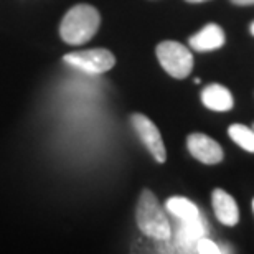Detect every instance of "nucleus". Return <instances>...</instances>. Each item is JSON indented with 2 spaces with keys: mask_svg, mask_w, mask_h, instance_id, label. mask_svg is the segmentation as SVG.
Here are the masks:
<instances>
[{
  "mask_svg": "<svg viewBox=\"0 0 254 254\" xmlns=\"http://www.w3.org/2000/svg\"><path fill=\"white\" fill-rule=\"evenodd\" d=\"M101 23L99 12L91 5H76L64 15L60 27L62 40L68 45H83L98 32Z\"/></svg>",
  "mask_w": 254,
  "mask_h": 254,
  "instance_id": "f257e3e1",
  "label": "nucleus"
},
{
  "mask_svg": "<svg viewBox=\"0 0 254 254\" xmlns=\"http://www.w3.org/2000/svg\"><path fill=\"white\" fill-rule=\"evenodd\" d=\"M135 220L140 231L154 240L165 241L172 235L170 223L150 190H142L139 203H137Z\"/></svg>",
  "mask_w": 254,
  "mask_h": 254,
  "instance_id": "f03ea898",
  "label": "nucleus"
},
{
  "mask_svg": "<svg viewBox=\"0 0 254 254\" xmlns=\"http://www.w3.org/2000/svg\"><path fill=\"white\" fill-rule=\"evenodd\" d=\"M157 58L167 73L177 79L187 78L193 69V55L179 42H162L155 50Z\"/></svg>",
  "mask_w": 254,
  "mask_h": 254,
  "instance_id": "7ed1b4c3",
  "label": "nucleus"
},
{
  "mask_svg": "<svg viewBox=\"0 0 254 254\" xmlns=\"http://www.w3.org/2000/svg\"><path fill=\"white\" fill-rule=\"evenodd\" d=\"M64 63L86 71L91 74H101L109 71L116 63L114 55L109 50L104 48H93V50H83V52H74L64 55Z\"/></svg>",
  "mask_w": 254,
  "mask_h": 254,
  "instance_id": "20e7f679",
  "label": "nucleus"
},
{
  "mask_svg": "<svg viewBox=\"0 0 254 254\" xmlns=\"http://www.w3.org/2000/svg\"><path fill=\"white\" fill-rule=\"evenodd\" d=\"M130 123L134 126L137 135L140 137V140L144 142V145L149 149V152L154 155V159L160 164H164L167 159V150L162 140V135L157 126L144 114H134L130 118Z\"/></svg>",
  "mask_w": 254,
  "mask_h": 254,
  "instance_id": "39448f33",
  "label": "nucleus"
},
{
  "mask_svg": "<svg viewBox=\"0 0 254 254\" xmlns=\"http://www.w3.org/2000/svg\"><path fill=\"white\" fill-rule=\"evenodd\" d=\"M187 147H189L190 154L200 160L201 164L215 165L223 160V149L215 139L208 137L205 134H191L187 139Z\"/></svg>",
  "mask_w": 254,
  "mask_h": 254,
  "instance_id": "423d86ee",
  "label": "nucleus"
},
{
  "mask_svg": "<svg viewBox=\"0 0 254 254\" xmlns=\"http://www.w3.org/2000/svg\"><path fill=\"white\" fill-rule=\"evenodd\" d=\"M211 203L218 221H221L223 225L235 226L240 221V210H238L235 198L230 193H226L221 189H216L211 193Z\"/></svg>",
  "mask_w": 254,
  "mask_h": 254,
  "instance_id": "0eeeda50",
  "label": "nucleus"
},
{
  "mask_svg": "<svg viewBox=\"0 0 254 254\" xmlns=\"http://www.w3.org/2000/svg\"><path fill=\"white\" fill-rule=\"evenodd\" d=\"M225 32L220 25L208 23L190 38V47L196 52H213L225 45Z\"/></svg>",
  "mask_w": 254,
  "mask_h": 254,
  "instance_id": "6e6552de",
  "label": "nucleus"
},
{
  "mask_svg": "<svg viewBox=\"0 0 254 254\" xmlns=\"http://www.w3.org/2000/svg\"><path fill=\"white\" fill-rule=\"evenodd\" d=\"M201 103L206 106L208 109L216 111V113H226L233 108L235 99L230 89L221 84H208L205 89L201 91Z\"/></svg>",
  "mask_w": 254,
  "mask_h": 254,
  "instance_id": "1a4fd4ad",
  "label": "nucleus"
},
{
  "mask_svg": "<svg viewBox=\"0 0 254 254\" xmlns=\"http://www.w3.org/2000/svg\"><path fill=\"white\" fill-rule=\"evenodd\" d=\"M206 235V225L201 215L193 220H180L177 230V243L182 248H195L196 241Z\"/></svg>",
  "mask_w": 254,
  "mask_h": 254,
  "instance_id": "9d476101",
  "label": "nucleus"
},
{
  "mask_svg": "<svg viewBox=\"0 0 254 254\" xmlns=\"http://www.w3.org/2000/svg\"><path fill=\"white\" fill-rule=\"evenodd\" d=\"M165 208L169 210L172 215L177 216L179 220H193V218L200 216L198 206L193 201L187 200L184 196H172L167 200Z\"/></svg>",
  "mask_w": 254,
  "mask_h": 254,
  "instance_id": "9b49d317",
  "label": "nucleus"
},
{
  "mask_svg": "<svg viewBox=\"0 0 254 254\" xmlns=\"http://www.w3.org/2000/svg\"><path fill=\"white\" fill-rule=\"evenodd\" d=\"M228 134H230L233 142H236L241 149L254 154V129L243 124H233L228 129Z\"/></svg>",
  "mask_w": 254,
  "mask_h": 254,
  "instance_id": "f8f14e48",
  "label": "nucleus"
},
{
  "mask_svg": "<svg viewBox=\"0 0 254 254\" xmlns=\"http://www.w3.org/2000/svg\"><path fill=\"white\" fill-rule=\"evenodd\" d=\"M195 251L200 253V254H218L221 253L220 246L216 245V243H213L211 240H208V238H200V240L196 241L195 245Z\"/></svg>",
  "mask_w": 254,
  "mask_h": 254,
  "instance_id": "ddd939ff",
  "label": "nucleus"
},
{
  "mask_svg": "<svg viewBox=\"0 0 254 254\" xmlns=\"http://www.w3.org/2000/svg\"><path fill=\"white\" fill-rule=\"evenodd\" d=\"M236 5H254V0H231Z\"/></svg>",
  "mask_w": 254,
  "mask_h": 254,
  "instance_id": "4468645a",
  "label": "nucleus"
},
{
  "mask_svg": "<svg viewBox=\"0 0 254 254\" xmlns=\"http://www.w3.org/2000/svg\"><path fill=\"white\" fill-rule=\"evenodd\" d=\"M187 2H191V3H201V2H208V0H187Z\"/></svg>",
  "mask_w": 254,
  "mask_h": 254,
  "instance_id": "2eb2a0df",
  "label": "nucleus"
},
{
  "mask_svg": "<svg viewBox=\"0 0 254 254\" xmlns=\"http://www.w3.org/2000/svg\"><path fill=\"white\" fill-rule=\"evenodd\" d=\"M250 30H251V33L254 35V22L251 23V27H250Z\"/></svg>",
  "mask_w": 254,
  "mask_h": 254,
  "instance_id": "dca6fc26",
  "label": "nucleus"
},
{
  "mask_svg": "<svg viewBox=\"0 0 254 254\" xmlns=\"http://www.w3.org/2000/svg\"><path fill=\"white\" fill-rule=\"evenodd\" d=\"M253 210H254V200H253Z\"/></svg>",
  "mask_w": 254,
  "mask_h": 254,
  "instance_id": "f3484780",
  "label": "nucleus"
},
{
  "mask_svg": "<svg viewBox=\"0 0 254 254\" xmlns=\"http://www.w3.org/2000/svg\"><path fill=\"white\" fill-rule=\"evenodd\" d=\"M253 129H254V126H253Z\"/></svg>",
  "mask_w": 254,
  "mask_h": 254,
  "instance_id": "a211bd4d",
  "label": "nucleus"
}]
</instances>
